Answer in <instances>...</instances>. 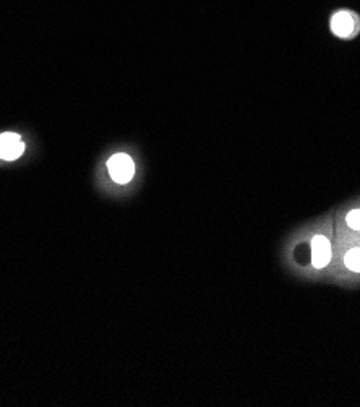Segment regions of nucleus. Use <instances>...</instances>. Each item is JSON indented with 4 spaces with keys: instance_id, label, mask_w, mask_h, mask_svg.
Masks as SVG:
<instances>
[{
    "instance_id": "obj_1",
    "label": "nucleus",
    "mask_w": 360,
    "mask_h": 407,
    "mask_svg": "<svg viewBox=\"0 0 360 407\" xmlns=\"http://www.w3.org/2000/svg\"><path fill=\"white\" fill-rule=\"evenodd\" d=\"M360 30V18L355 12L339 10L331 18V31L337 38H354Z\"/></svg>"
},
{
    "instance_id": "obj_2",
    "label": "nucleus",
    "mask_w": 360,
    "mask_h": 407,
    "mask_svg": "<svg viewBox=\"0 0 360 407\" xmlns=\"http://www.w3.org/2000/svg\"><path fill=\"white\" fill-rule=\"evenodd\" d=\"M107 169H109L111 177L117 183H128L135 174L133 161L128 154H115L107 161Z\"/></svg>"
},
{
    "instance_id": "obj_3",
    "label": "nucleus",
    "mask_w": 360,
    "mask_h": 407,
    "mask_svg": "<svg viewBox=\"0 0 360 407\" xmlns=\"http://www.w3.org/2000/svg\"><path fill=\"white\" fill-rule=\"evenodd\" d=\"M25 153V143L20 135L7 132L0 135V158L5 161H13L20 158Z\"/></svg>"
},
{
    "instance_id": "obj_4",
    "label": "nucleus",
    "mask_w": 360,
    "mask_h": 407,
    "mask_svg": "<svg viewBox=\"0 0 360 407\" xmlns=\"http://www.w3.org/2000/svg\"><path fill=\"white\" fill-rule=\"evenodd\" d=\"M331 247L326 237L315 235L312 242V263L315 268H325L330 263Z\"/></svg>"
},
{
    "instance_id": "obj_5",
    "label": "nucleus",
    "mask_w": 360,
    "mask_h": 407,
    "mask_svg": "<svg viewBox=\"0 0 360 407\" xmlns=\"http://www.w3.org/2000/svg\"><path fill=\"white\" fill-rule=\"evenodd\" d=\"M346 266L355 272H360V248H352L346 253Z\"/></svg>"
},
{
    "instance_id": "obj_6",
    "label": "nucleus",
    "mask_w": 360,
    "mask_h": 407,
    "mask_svg": "<svg viewBox=\"0 0 360 407\" xmlns=\"http://www.w3.org/2000/svg\"><path fill=\"white\" fill-rule=\"evenodd\" d=\"M348 226L350 229L360 231V209H352L348 214Z\"/></svg>"
}]
</instances>
